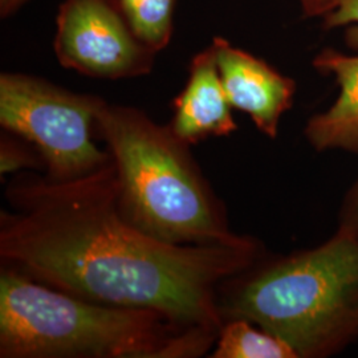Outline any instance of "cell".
<instances>
[{"label":"cell","instance_id":"7","mask_svg":"<svg viewBox=\"0 0 358 358\" xmlns=\"http://www.w3.org/2000/svg\"><path fill=\"white\" fill-rule=\"evenodd\" d=\"M211 44L232 109L250 115L259 131L275 140L282 115L294 106L296 81L226 38L215 36Z\"/></svg>","mask_w":358,"mask_h":358},{"label":"cell","instance_id":"1","mask_svg":"<svg viewBox=\"0 0 358 358\" xmlns=\"http://www.w3.org/2000/svg\"><path fill=\"white\" fill-rule=\"evenodd\" d=\"M0 213V256L16 271L80 299L149 308L176 324L219 333L220 282L262 257L254 238L227 244L164 242L120 208L113 161L68 180L20 173Z\"/></svg>","mask_w":358,"mask_h":358},{"label":"cell","instance_id":"13","mask_svg":"<svg viewBox=\"0 0 358 358\" xmlns=\"http://www.w3.org/2000/svg\"><path fill=\"white\" fill-rule=\"evenodd\" d=\"M38 166L36 158L27 152L26 148L20 143L13 141L10 137H1L0 142V173L13 174L17 173L24 167Z\"/></svg>","mask_w":358,"mask_h":358},{"label":"cell","instance_id":"6","mask_svg":"<svg viewBox=\"0 0 358 358\" xmlns=\"http://www.w3.org/2000/svg\"><path fill=\"white\" fill-rule=\"evenodd\" d=\"M53 50L62 66L103 80L149 75L158 53L136 35L115 0H63Z\"/></svg>","mask_w":358,"mask_h":358},{"label":"cell","instance_id":"14","mask_svg":"<svg viewBox=\"0 0 358 358\" xmlns=\"http://www.w3.org/2000/svg\"><path fill=\"white\" fill-rule=\"evenodd\" d=\"M337 230L358 235V177L348 189L340 206Z\"/></svg>","mask_w":358,"mask_h":358},{"label":"cell","instance_id":"12","mask_svg":"<svg viewBox=\"0 0 358 358\" xmlns=\"http://www.w3.org/2000/svg\"><path fill=\"white\" fill-rule=\"evenodd\" d=\"M346 26V45L358 51V0H340L334 10L322 17V28L327 31Z\"/></svg>","mask_w":358,"mask_h":358},{"label":"cell","instance_id":"5","mask_svg":"<svg viewBox=\"0 0 358 358\" xmlns=\"http://www.w3.org/2000/svg\"><path fill=\"white\" fill-rule=\"evenodd\" d=\"M103 101L41 77L0 75L1 128L34 143L55 180L83 177L110 161L92 138Z\"/></svg>","mask_w":358,"mask_h":358},{"label":"cell","instance_id":"2","mask_svg":"<svg viewBox=\"0 0 358 358\" xmlns=\"http://www.w3.org/2000/svg\"><path fill=\"white\" fill-rule=\"evenodd\" d=\"M217 334L182 327L149 308L53 291L16 269L0 275L1 358L199 357Z\"/></svg>","mask_w":358,"mask_h":358},{"label":"cell","instance_id":"4","mask_svg":"<svg viewBox=\"0 0 358 358\" xmlns=\"http://www.w3.org/2000/svg\"><path fill=\"white\" fill-rule=\"evenodd\" d=\"M97 131L108 145L120 186V208L136 227L176 244H227L243 236L230 230L189 152L170 125L137 108L103 101Z\"/></svg>","mask_w":358,"mask_h":358},{"label":"cell","instance_id":"15","mask_svg":"<svg viewBox=\"0 0 358 358\" xmlns=\"http://www.w3.org/2000/svg\"><path fill=\"white\" fill-rule=\"evenodd\" d=\"M303 16L307 19L324 17L334 10L340 0H297Z\"/></svg>","mask_w":358,"mask_h":358},{"label":"cell","instance_id":"10","mask_svg":"<svg viewBox=\"0 0 358 358\" xmlns=\"http://www.w3.org/2000/svg\"><path fill=\"white\" fill-rule=\"evenodd\" d=\"M250 321L226 320L217 334L213 358H299L294 348L282 338L256 329Z\"/></svg>","mask_w":358,"mask_h":358},{"label":"cell","instance_id":"9","mask_svg":"<svg viewBox=\"0 0 358 358\" xmlns=\"http://www.w3.org/2000/svg\"><path fill=\"white\" fill-rule=\"evenodd\" d=\"M312 66L322 76L333 77L338 96L327 110L308 120L306 140L319 153L358 154V55L325 48Z\"/></svg>","mask_w":358,"mask_h":358},{"label":"cell","instance_id":"11","mask_svg":"<svg viewBox=\"0 0 358 358\" xmlns=\"http://www.w3.org/2000/svg\"><path fill=\"white\" fill-rule=\"evenodd\" d=\"M136 35L155 52L173 38L178 0H115Z\"/></svg>","mask_w":358,"mask_h":358},{"label":"cell","instance_id":"16","mask_svg":"<svg viewBox=\"0 0 358 358\" xmlns=\"http://www.w3.org/2000/svg\"><path fill=\"white\" fill-rule=\"evenodd\" d=\"M29 0H0V15L3 19L13 16Z\"/></svg>","mask_w":358,"mask_h":358},{"label":"cell","instance_id":"3","mask_svg":"<svg viewBox=\"0 0 358 358\" xmlns=\"http://www.w3.org/2000/svg\"><path fill=\"white\" fill-rule=\"evenodd\" d=\"M230 282L224 321H250L299 358L331 357L358 341V235L336 230L320 245L259 260Z\"/></svg>","mask_w":358,"mask_h":358},{"label":"cell","instance_id":"8","mask_svg":"<svg viewBox=\"0 0 358 358\" xmlns=\"http://www.w3.org/2000/svg\"><path fill=\"white\" fill-rule=\"evenodd\" d=\"M173 110L170 128L189 145L208 137L230 136L238 130L213 44L192 57L187 83L173 100Z\"/></svg>","mask_w":358,"mask_h":358}]
</instances>
